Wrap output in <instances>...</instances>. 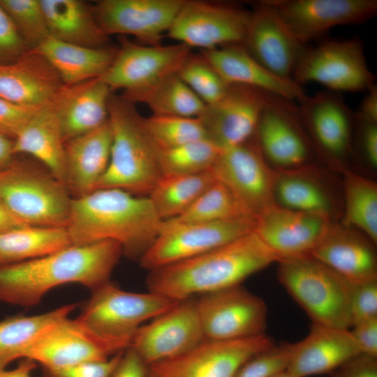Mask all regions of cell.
<instances>
[{"instance_id":"1","label":"cell","mask_w":377,"mask_h":377,"mask_svg":"<svg viewBox=\"0 0 377 377\" xmlns=\"http://www.w3.org/2000/svg\"><path fill=\"white\" fill-rule=\"evenodd\" d=\"M123 255L111 240L71 245L54 253L0 266V301L31 307L61 285L75 283L91 290L110 281Z\"/></svg>"},{"instance_id":"2","label":"cell","mask_w":377,"mask_h":377,"mask_svg":"<svg viewBox=\"0 0 377 377\" xmlns=\"http://www.w3.org/2000/svg\"><path fill=\"white\" fill-rule=\"evenodd\" d=\"M162 222L148 197L107 188L72 198L66 228L72 245L111 240L121 245L123 255L139 260Z\"/></svg>"},{"instance_id":"3","label":"cell","mask_w":377,"mask_h":377,"mask_svg":"<svg viewBox=\"0 0 377 377\" xmlns=\"http://www.w3.org/2000/svg\"><path fill=\"white\" fill-rule=\"evenodd\" d=\"M278 262L253 230L197 256L149 271V291L175 301L241 285Z\"/></svg>"},{"instance_id":"4","label":"cell","mask_w":377,"mask_h":377,"mask_svg":"<svg viewBox=\"0 0 377 377\" xmlns=\"http://www.w3.org/2000/svg\"><path fill=\"white\" fill-rule=\"evenodd\" d=\"M108 121L112 133L110 162L99 188H117L148 197L162 176L159 150L149 138L134 104L112 94Z\"/></svg>"},{"instance_id":"5","label":"cell","mask_w":377,"mask_h":377,"mask_svg":"<svg viewBox=\"0 0 377 377\" xmlns=\"http://www.w3.org/2000/svg\"><path fill=\"white\" fill-rule=\"evenodd\" d=\"M278 263L279 283L311 323L350 329L352 283L311 256Z\"/></svg>"},{"instance_id":"6","label":"cell","mask_w":377,"mask_h":377,"mask_svg":"<svg viewBox=\"0 0 377 377\" xmlns=\"http://www.w3.org/2000/svg\"><path fill=\"white\" fill-rule=\"evenodd\" d=\"M178 302L150 291H125L108 281L91 290L76 319L120 352L130 346L143 323L164 313Z\"/></svg>"},{"instance_id":"7","label":"cell","mask_w":377,"mask_h":377,"mask_svg":"<svg viewBox=\"0 0 377 377\" xmlns=\"http://www.w3.org/2000/svg\"><path fill=\"white\" fill-rule=\"evenodd\" d=\"M72 198L45 166L14 160L0 172V202L28 226L66 228Z\"/></svg>"},{"instance_id":"8","label":"cell","mask_w":377,"mask_h":377,"mask_svg":"<svg viewBox=\"0 0 377 377\" xmlns=\"http://www.w3.org/2000/svg\"><path fill=\"white\" fill-rule=\"evenodd\" d=\"M256 219L216 222H162L158 235L139 259L149 271L186 260L231 242L254 230Z\"/></svg>"},{"instance_id":"9","label":"cell","mask_w":377,"mask_h":377,"mask_svg":"<svg viewBox=\"0 0 377 377\" xmlns=\"http://www.w3.org/2000/svg\"><path fill=\"white\" fill-rule=\"evenodd\" d=\"M292 79L301 86L317 82L339 93L368 91L376 84L358 38L326 40L308 47Z\"/></svg>"},{"instance_id":"10","label":"cell","mask_w":377,"mask_h":377,"mask_svg":"<svg viewBox=\"0 0 377 377\" xmlns=\"http://www.w3.org/2000/svg\"><path fill=\"white\" fill-rule=\"evenodd\" d=\"M195 305L206 340L228 341L265 334L267 305L241 285L200 295Z\"/></svg>"},{"instance_id":"11","label":"cell","mask_w":377,"mask_h":377,"mask_svg":"<svg viewBox=\"0 0 377 377\" xmlns=\"http://www.w3.org/2000/svg\"><path fill=\"white\" fill-rule=\"evenodd\" d=\"M251 13L233 4L184 0L167 36L202 51L242 45Z\"/></svg>"},{"instance_id":"12","label":"cell","mask_w":377,"mask_h":377,"mask_svg":"<svg viewBox=\"0 0 377 377\" xmlns=\"http://www.w3.org/2000/svg\"><path fill=\"white\" fill-rule=\"evenodd\" d=\"M274 345L266 334L228 341L205 340L185 353L149 364L147 377H232L245 362Z\"/></svg>"},{"instance_id":"13","label":"cell","mask_w":377,"mask_h":377,"mask_svg":"<svg viewBox=\"0 0 377 377\" xmlns=\"http://www.w3.org/2000/svg\"><path fill=\"white\" fill-rule=\"evenodd\" d=\"M254 137L265 161L276 169L302 167L313 151L297 104L271 94L260 114Z\"/></svg>"},{"instance_id":"14","label":"cell","mask_w":377,"mask_h":377,"mask_svg":"<svg viewBox=\"0 0 377 377\" xmlns=\"http://www.w3.org/2000/svg\"><path fill=\"white\" fill-rule=\"evenodd\" d=\"M256 217L274 205L275 169L262 155L253 136L249 140L221 150L210 170Z\"/></svg>"},{"instance_id":"15","label":"cell","mask_w":377,"mask_h":377,"mask_svg":"<svg viewBox=\"0 0 377 377\" xmlns=\"http://www.w3.org/2000/svg\"><path fill=\"white\" fill-rule=\"evenodd\" d=\"M297 107L313 151L334 162L352 154L355 113L341 93L325 90L306 95Z\"/></svg>"},{"instance_id":"16","label":"cell","mask_w":377,"mask_h":377,"mask_svg":"<svg viewBox=\"0 0 377 377\" xmlns=\"http://www.w3.org/2000/svg\"><path fill=\"white\" fill-rule=\"evenodd\" d=\"M120 42L113 61L101 76L112 91L137 90L178 73L191 55V48L181 43L141 45L124 37Z\"/></svg>"},{"instance_id":"17","label":"cell","mask_w":377,"mask_h":377,"mask_svg":"<svg viewBox=\"0 0 377 377\" xmlns=\"http://www.w3.org/2000/svg\"><path fill=\"white\" fill-rule=\"evenodd\" d=\"M302 43L337 26L362 24L377 13L376 0H265Z\"/></svg>"},{"instance_id":"18","label":"cell","mask_w":377,"mask_h":377,"mask_svg":"<svg viewBox=\"0 0 377 377\" xmlns=\"http://www.w3.org/2000/svg\"><path fill=\"white\" fill-rule=\"evenodd\" d=\"M205 340L195 300L191 297L142 325L129 347L149 365L185 353Z\"/></svg>"},{"instance_id":"19","label":"cell","mask_w":377,"mask_h":377,"mask_svg":"<svg viewBox=\"0 0 377 377\" xmlns=\"http://www.w3.org/2000/svg\"><path fill=\"white\" fill-rule=\"evenodd\" d=\"M119 353L96 337L76 319L66 317L46 327L27 346L22 358L43 369H59L78 364L105 360Z\"/></svg>"},{"instance_id":"20","label":"cell","mask_w":377,"mask_h":377,"mask_svg":"<svg viewBox=\"0 0 377 377\" xmlns=\"http://www.w3.org/2000/svg\"><path fill=\"white\" fill-rule=\"evenodd\" d=\"M184 0H101L93 6L96 19L110 35H131L146 43L161 45Z\"/></svg>"},{"instance_id":"21","label":"cell","mask_w":377,"mask_h":377,"mask_svg":"<svg viewBox=\"0 0 377 377\" xmlns=\"http://www.w3.org/2000/svg\"><path fill=\"white\" fill-rule=\"evenodd\" d=\"M332 221L274 204L256 217L254 231L279 262L311 256Z\"/></svg>"},{"instance_id":"22","label":"cell","mask_w":377,"mask_h":377,"mask_svg":"<svg viewBox=\"0 0 377 377\" xmlns=\"http://www.w3.org/2000/svg\"><path fill=\"white\" fill-rule=\"evenodd\" d=\"M242 45L263 66L286 79H292L308 48L265 1L257 3L251 11Z\"/></svg>"},{"instance_id":"23","label":"cell","mask_w":377,"mask_h":377,"mask_svg":"<svg viewBox=\"0 0 377 377\" xmlns=\"http://www.w3.org/2000/svg\"><path fill=\"white\" fill-rule=\"evenodd\" d=\"M268 94L247 86L230 85L222 98L205 105L198 117L207 138L223 149L253 138Z\"/></svg>"},{"instance_id":"24","label":"cell","mask_w":377,"mask_h":377,"mask_svg":"<svg viewBox=\"0 0 377 377\" xmlns=\"http://www.w3.org/2000/svg\"><path fill=\"white\" fill-rule=\"evenodd\" d=\"M376 246L359 230L332 221L311 256L358 283L377 280Z\"/></svg>"},{"instance_id":"25","label":"cell","mask_w":377,"mask_h":377,"mask_svg":"<svg viewBox=\"0 0 377 377\" xmlns=\"http://www.w3.org/2000/svg\"><path fill=\"white\" fill-rule=\"evenodd\" d=\"M360 353L350 329L311 323L305 338L290 343L286 370L293 377L329 374Z\"/></svg>"},{"instance_id":"26","label":"cell","mask_w":377,"mask_h":377,"mask_svg":"<svg viewBox=\"0 0 377 377\" xmlns=\"http://www.w3.org/2000/svg\"><path fill=\"white\" fill-rule=\"evenodd\" d=\"M51 64L40 54L29 50L16 61L0 64V97L24 107L50 104L63 86Z\"/></svg>"},{"instance_id":"27","label":"cell","mask_w":377,"mask_h":377,"mask_svg":"<svg viewBox=\"0 0 377 377\" xmlns=\"http://www.w3.org/2000/svg\"><path fill=\"white\" fill-rule=\"evenodd\" d=\"M112 93L101 77L63 84L50 105L59 121L64 142L108 121L109 101Z\"/></svg>"},{"instance_id":"28","label":"cell","mask_w":377,"mask_h":377,"mask_svg":"<svg viewBox=\"0 0 377 377\" xmlns=\"http://www.w3.org/2000/svg\"><path fill=\"white\" fill-rule=\"evenodd\" d=\"M201 56L230 85L256 88L295 102L306 95L292 79L277 76L263 66L242 45L202 51Z\"/></svg>"},{"instance_id":"29","label":"cell","mask_w":377,"mask_h":377,"mask_svg":"<svg viewBox=\"0 0 377 377\" xmlns=\"http://www.w3.org/2000/svg\"><path fill=\"white\" fill-rule=\"evenodd\" d=\"M112 133L109 121L64 142L65 185L72 198L96 190L110 158Z\"/></svg>"},{"instance_id":"30","label":"cell","mask_w":377,"mask_h":377,"mask_svg":"<svg viewBox=\"0 0 377 377\" xmlns=\"http://www.w3.org/2000/svg\"><path fill=\"white\" fill-rule=\"evenodd\" d=\"M13 153L33 156L65 184L64 141L50 104L38 108L19 131L13 139Z\"/></svg>"},{"instance_id":"31","label":"cell","mask_w":377,"mask_h":377,"mask_svg":"<svg viewBox=\"0 0 377 377\" xmlns=\"http://www.w3.org/2000/svg\"><path fill=\"white\" fill-rule=\"evenodd\" d=\"M50 37L77 45L108 47L109 36L99 26L93 6L82 0H40Z\"/></svg>"},{"instance_id":"32","label":"cell","mask_w":377,"mask_h":377,"mask_svg":"<svg viewBox=\"0 0 377 377\" xmlns=\"http://www.w3.org/2000/svg\"><path fill=\"white\" fill-rule=\"evenodd\" d=\"M43 55L54 68L64 84L100 77L113 61L117 49L87 47L47 38L31 50Z\"/></svg>"},{"instance_id":"33","label":"cell","mask_w":377,"mask_h":377,"mask_svg":"<svg viewBox=\"0 0 377 377\" xmlns=\"http://www.w3.org/2000/svg\"><path fill=\"white\" fill-rule=\"evenodd\" d=\"M273 196L274 203L283 208L332 219V196L324 184L307 168L275 169Z\"/></svg>"},{"instance_id":"34","label":"cell","mask_w":377,"mask_h":377,"mask_svg":"<svg viewBox=\"0 0 377 377\" xmlns=\"http://www.w3.org/2000/svg\"><path fill=\"white\" fill-rule=\"evenodd\" d=\"M126 101L146 105L152 115L198 117L205 104L181 79L172 74L145 87L124 91Z\"/></svg>"},{"instance_id":"35","label":"cell","mask_w":377,"mask_h":377,"mask_svg":"<svg viewBox=\"0 0 377 377\" xmlns=\"http://www.w3.org/2000/svg\"><path fill=\"white\" fill-rule=\"evenodd\" d=\"M72 245L64 227L27 226L0 232V266L40 258Z\"/></svg>"},{"instance_id":"36","label":"cell","mask_w":377,"mask_h":377,"mask_svg":"<svg viewBox=\"0 0 377 377\" xmlns=\"http://www.w3.org/2000/svg\"><path fill=\"white\" fill-rule=\"evenodd\" d=\"M215 180L210 170L193 175H162L148 198L162 221L174 219L187 211Z\"/></svg>"},{"instance_id":"37","label":"cell","mask_w":377,"mask_h":377,"mask_svg":"<svg viewBox=\"0 0 377 377\" xmlns=\"http://www.w3.org/2000/svg\"><path fill=\"white\" fill-rule=\"evenodd\" d=\"M77 307L71 304L35 316H17L0 321V369L22 358L27 346L48 325L68 317Z\"/></svg>"},{"instance_id":"38","label":"cell","mask_w":377,"mask_h":377,"mask_svg":"<svg viewBox=\"0 0 377 377\" xmlns=\"http://www.w3.org/2000/svg\"><path fill=\"white\" fill-rule=\"evenodd\" d=\"M343 225L355 228L377 244V184L345 169L343 175Z\"/></svg>"},{"instance_id":"39","label":"cell","mask_w":377,"mask_h":377,"mask_svg":"<svg viewBox=\"0 0 377 377\" xmlns=\"http://www.w3.org/2000/svg\"><path fill=\"white\" fill-rule=\"evenodd\" d=\"M249 218L256 219L225 184L216 179L187 211L174 219L216 222Z\"/></svg>"},{"instance_id":"40","label":"cell","mask_w":377,"mask_h":377,"mask_svg":"<svg viewBox=\"0 0 377 377\" xmlns=\"http://www.w3.org/2000/svg\"><path fill=\"white\" fill-rule=\"evenodd\" d=\"M221 150L208 139L159 150L162 175H193L209 171Z\"/></svg>"},{"instance_id":"41","label":"cell","mask_w":377,"mask_h":377,"mask_svg":"<svg viewBox=\"0 0 377 377\" xmlns=\"http://www.w3.org/2000/svg\"><path fill=\"white\" fill-rule=\"evenodd\" d=\"M143 122L149 138L159 150L207 139L198 117L151 114L143 117Z\"/></svg>"},{"instance_id":"42","label":"cell","mask_w":377,"mask_h":377,"mask_svg":"<svg viewBox=\"0 0 377 377\" xmlns=\"http://www.w3.org/2000/svg\"><path fill=\"white\" fill-rule=\"evenodd\" d=\"M0 4L29 50L50 37L40 0H0Z\"/></svg>"},{"instance_id":"43","label":"cell","mask_w":377,"mask_h":377,"mask_svg":"<svg viewBox=\"0 0 377 377\" xmlns=\"http://www.w3.org/2000/svg\"><path fill=\"white\" fill-rule=\"evenodd\" d=\"M178 75L205 105L222 98L230 87L202 56L191 54Z\"/></svg>"},{"instance_id":"44","label":"cell","mask_w":377,"mask_h":377,"mask_svg":"<svg viewBox=\"0 0 377 377\" xmlns=\"http://www.w3.org/2000/svg\"><path fill=\"white\" fill-rule=\"evenodd\" d=\"M290 343L276 344L245 362L232 377H272L286 370Z\"/></svg>"},{"instance_id":"45","label":"cell","mask_w":377,"mask_h":377,"mask_svg":"<svg viewBox=\"0 0 377 377\" xmlns=\"http://www.w3.org/2000/svg\"><path fill=\"white\" fill-rule=\"evenodd\" d=\"M373 318H377V280L353 283L350 297L351 327Z\"/></svg>"},{"instance_id":"46","label":"cell","mask_w":377,"mask_h":377,"mask_svg":"<svg viewBox=\"0 0 377 377\" xmlns=\"http://www.w3.org/2000/svg\"><path fill=\"white\" fill-rule=\"evenodd\" d=\"M123 351L108 360L87 362L59 369H43L44 377H110Z\"/></svg>"},{"instance_id":"47","label":"cell","mask_w":377,"mask_h":377,"mask_svg":"<svg viewBox=\"0 0 377 377\" xmlns=\"http://www.w3.org/2000/svg\"><path fill=\"white\" fill-rule=\"evenodd\" d=\"M29 50L0 4V64L13 62Z\"/></svg>"},{"instance_id":"48","label":"cell","mask_w":377,"mask_h":377,"mask_svg":"<svg viewBox=\"0 0 377 377\" xmlns=\"http://www.w3.org/2000/svg\"><path fill=\"white\" fill-rule=\"evenodd\" d=\"M373 168L377 167V122L369 121L355 114V126L353 145Z\"/></svg>"},{"instance_id":"49","label":"cell","mask_w":377,"mask_h":377,"mask_svg":"<svg viewBox=\"0 0 377 377\" xmlns=\"http://www.w3.org/2000/svg\"><path fill=\"white\" fill-rule=\"evenodd\" d=\"M38 108L18 105L0 97V132L13 140Z\"/></svg>"},{"instance_id":"50","label":"cell","mask_w":377,"mask_h":377,"mask_svg":"<svg viewBox=\"0 0 377 377\" xmlns=\"http://www.w3.org/2000/svg\"><path fill=\"white\" fill-rule=\"evenodd\" d=\"M328 377H377V357L360 353L334 369Z\"/></svg>"},{"instance_id":"51","label":"cell","mask_w":377,"mask_h":377,"mask_svg":"<svg viewBox=\"0 0 377 377\" xmlns=\"http://www.w3.org/2000/svg\"><path fill=\"white\" fill-rule=\"evenodd\" d=\"M350 330L361 353L377 357V318L359 323Z\"/></svg>"},{"instance_id":"52","label":"cell","mask_w":377,"mask_h":377,"mask_svg":"<svg viewBox=\"0 0 377 377\" xmlns=\"http://www.w3.org/2000/svg\"><path fill=\"white\" fill-rule=\"evenodd\" d=\"M148 364L131 347L122 355L110 377H147Z\"/></svg>"},{"instance_id":"53","label":"cell","mask_w":377,"mask_h":377,"mask_svg":"<svg viewBox=\"0 0 377 377\" xmlns=\"http://www.w3.org/2000/svg\"><path fill=\"white\" fill-rule=\"evenodd\" d=\"M360 104L356 115L377 122V85L374 84Z\"/></svg>"},{"instance_id":"54","label":"cell","mask_w":377,"mask_h":377,"mask_svg":"<svg viewBox=\"0 0 377 377\" xmlns=\"http://www.w3.org/2000/svg\"><path fill=\"white\" fill-rule=\"evenodd\" d=\"M13 140L0 132V172L14 161Z\"/></svg>"},{"instance_id":"55","label":"cell","mask_w":377,"mask_h":377,"mask_svg":"<svg viewBox=\"0 0 377 377\" xmlns=\"http://www.w3.org/2000/svg\"><path fill=\"white\" fill-rule=\"evenodd\" d=\"M37 363L29 358H23L17 367L11 370L0 369V377H31Z\"/></svg>"},{"instance_id":"56","label":"cell","mask_w":377,"mask_h":377,"mask_svg":"<svg viewBox=\"0 0 377 377\" xmlns=\"http://www.w3.org/2000/svg\"><path fill=\"white\" fill-rule=\"evenodd\" d=\"M27 226L28 225L13 215L0 202V232Z\"/></svg>"},{"instance_id":"57","label":"cell","mask_w":377,"mask_h":377,"mask_svg":"<svg viewBox=\"0 0 377 377\" xmlns=\"http://www.w3.org/2000/svg\"><path fill=\"white\" fill-rule=\"evenodd\" d=\"M272 377H293L286 370L279 372Z\"/></svg>"}]
</instances>
